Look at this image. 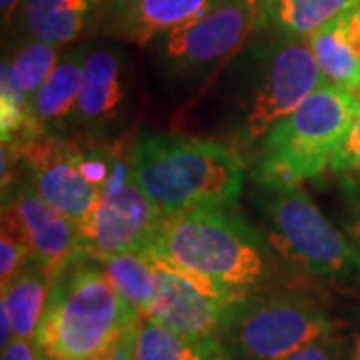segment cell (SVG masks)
<instances>
[{"label":"cell","instance_id":"30","mask_svg":"<svg viewBox=\"0 0 360 360\" xmlns=\"http://www.w3.org/2000/svg\"><path fill=\"white\" fill-rule=\"evenodd\" d=\"M348 360H360V328L354 330L348 347Z\"/></svg>","mask_w":360,"mask_h":360},{"label":"cell","instance_id":"10","mask_svg":"<svg viewBox=\"0 0 360 360\" xmlns=\"http://www.w3.org/2000/svg\"><path fill=\"white\" fill-rule=\"evenodd\" d=\"M4 144L13 148L14 156L25 158L34 188L42 198H46L77 224L82 238L101 202V193L80 170L82 148L49 132H39L25 141Z\"/></svg>","mask_w":360,"mask_h":360},{"label":"cell","instance_id":"28","mask_svg":"<svg viewBox=\"0 0 360 360\" xmlns=\"http://www.w3.org/2000/svg\"><path fill=\"white\" fill-rule=\"evenodd\" d=\"M0 324H2V330H0V345H2V350L8 347L13 340H16L14 336V324L11 314H8V309L0 302Z\"/></svg>","mask_w":360,"mask_h":360},{"label":"cell","instance_id":"20","mask_svg":"<svg viewBox=\"0 0 360 360\" xmlns=\"http://www.w3.org/2000/svg\"><path fill=\"white\" fill-rule=\"evenodd\" d=\"M96 262H101L116 290L141 312L142 319H150L158 292L153 260L144 252H120L101 258Z\"/></svg>","mask_w":360,"mask_h":360},{"label":"cell","instance_id":"31","mask_svg":"<svg viewBox=\"0 0 360 360\" xmlns=\"http://www.w3.org/2000/svg\"><path fill=\"white\" fill-rule=\"evenodd\" d=\"M92 2H94V6H96V4H98V2H101V0H92Z\"/></svg>","mask_w":360,"mask_h":360},{"label":"cell","instance_id":"13","mask_svg":"<svg viewBox=\"0 0 360 360\" xmlns=\"http://www.w3.org/2000/svg\"><path fill=\"white\" fill-rule=\"evenodd\" d=\"M6 205L13 206L18 217L32 260L52 274L80 255L78 226L42 198L32 182L18 186Z\"/></svg>","mask_w":360,"mask_h":360},{"label":"cell","instance_id":"1","mask_svg":"<svg viewBox=\"0 0 360 360\" xmlns=\"http://www.w3.org/2000/svg\"><path fill=\"white\" fill-rule=\"evenodd\" d=\"M78 255L54 274L32 347L39 360H134L142 314Z\"/></svg>","mask_w":360,"mask_h":360},{"label":"cell","instance_id":"14","mask_svg":"<svg viewBox=\"0 0 360 360\" xmlns=\"http://www.w3.org/2000/svg\"><path fill=\"white\" fill-rule=\"evenodd\" d=\"M124 96L127 89L120 54L112 49L86 51L82 89L70 120L80 127H103L116 118Z\"/></svg>","mask_w":360,"mask_h":360},{"label":"cell","instance_id":"8","mask_svg":"<svg viewBox=\"0 0 360 360\" xmlns=\"http://www.w3.org/2000/svg\"><path fill=\"white\" fill-rule=\"evenodd\" d=\"M324 84L309 40L281 34L266 49L260 63V75L246 115L248 139L266 136L274 124L292 115Z\"/></svg>","mask_w":360,"mask_h":360},{"label":"cell","instance_id":"11","mask_svg":"<svg viewBox=\"0 0 360 360\" xmlns=\"http://www.w3.org/2000/svg\"><path fill=\"white\" fill-rule=\"evenodd\" d=\"M226 0H101L90 16L96 37L146 46L188 25Z\"/></svg>","mask_w":360,"mask_h":360},{"label":"cell","instance_id":"15","mask_svg":"<svg viewBox=\"0 0 360 360\" xmlns=\"http://www.w3.org/2000/svg\"><path fill=\"white\" fill-rule=\"evenodd\" d=\"M92 0H22L16 22L22 39L66 46L89 28Z\"/></svg>","mask_w":360,"mask_h":360},{"label":"cell","instance_id":"12","mask_svg":"<svg viewBox=\"0 0 360 360\" xmlns=\"http://www.w3.org/2000/svg\"><path fill=\"white\" fill-rule=\"evenodd\" d=\"M146 255V252H144ZM156 269V302L150 321L193 338H217L234 302L208 295L186 276L172 270L165 260L146 255Z\"/></svg>","mask_w":360,"mask_h":360},{"label":"cell","instance_id":"5","mask_svg":"<svg viewBox=\"0 0 360 360\" xmlns=\"http://www.w3.org/2000/svg\"><path fill=\"white\" fill-rule=\"evenodd\" d=\"M335 330L328 312L309 296L250 295L231 307L220 345L229 360H281Z\"/></svg>","mask_w":360,"mask_h":360},{"label":"cell","instance_id":"16","mask_svg":"<svg viewBox=\"0 0 360 360\" xmlns=\"http://www.w3.org/2000/svg\"><path fill=\"white\" fill-rule=\"evenodd\" d=\"M84 58V49L66 52L30 103V118L39 130L46 132L49 127L63 122L65 118H72L82 89Z\"/></svg>","mask_w":360,"mask_h":360},{"label":"cell","instance_id":"25","mask_svg":"<svg viewBox=\"0 0 360 360\" xmlns=\"http://www.w3.org/2000/svg\"><path fill=\"white\" fill-rule=\"evenodd\" d=\"M335 170H356L360 168V112L348 132L347 141L340 146L338 155L333 160Z\"/></svg>","mask_w":360,"mask_h":360},{"label":"cell","instance_id":"26","mask_svg":"<svg viewBox=\"0 0 360 360\" xmlns=\"http://www.w3.org/2000/svg\"><path fill=\"white\" fill-rule=\"evenodd\" d=\"M2 360H39V356L30 340L16 338L2 350Z\"/></svg>","mask_w":360,"mask_h":360},{"label":"cell","instance_id":"23","mask_svg":"<svg viewBox=\"0 0 360 360\" xmlns=\"http://www.w3.org/2000/svg\"><path fill=\"white\" fill-rule=\"evenodd\" d=\"M32 260L30 248L25 240L14 238L11 234H0V284L2 288Z\"/></svg>","mask_w":360,"mask_h":360},{"label":"cell","instance_id":"7","mask_svg":"<svg viewBox=\"0 0 360 360\" xmlns=\"http://www.w3.org/2000/svg\"><path fill=\"white\" fill-rule=\"evenodd\" d=\"M162 222L165 214L132 176L130 153L122 155L101 194L90 229L80 238V255L101 260L120 252H146Z\"/></svg>","mask_w":360,"mask_h":360},{"label":"cell","instance_id":"18","mask_svg":"<svg viewBox=\"0 0 360 360\" xmlns=\"http://www.w3.org/2000/svg\"><path fill=\"white\" fill-rule=\"evenodd\" d=\"M52 281H54V274L51 270L30 260L25 269L2 288L0 302L8 309L16 338L32 342L40 319L46 309V302H49Z\"/></svg>","mask_w":360,"mask_h":360},{"label":"cell","instance_id":"21","mask_svg":"<svg viewBox=\"0 0 360 360\" xmlns=\"http://www.w3.org/2000/svg\"><path fill=\"white\" fill-rule=\"evenodd\" d=\"M58 60L60 54L56 46L40 40L22 39L13 54L2 60L0 78L13 84V89L30 106L46 78L52 75L54 66L58 65Z\"/></svg>","mask_w":360,"mask_h":360},{"label":"cell","instance_id":"27","mask_svg":"<svg viewBox=\"0 0 360 360\" xmlns=\"http://www.w3.org/2000/svg\"><path fill=\"white\" fill-rule=\"evenodd\" d=\"M342 20H345V32H347L348 44L352 46L354 54L360 58V6L345 14Z\"/></svg>","mask_w":360,"mask_h":360},{"label":"cell","instance_id":"2","mask_svg":"<svg viewBox=\"0 0 360 360\" xmlns=\"http://www.w3.org/2000/svg\"><path fill=\"white\" fill-rule=\"evenodd\" d=\"M146 255L165 260L198 288L226 302L248 298L266 272L260 234L231 206L165 217Z\"/></svg>","mask_w":360,"mask_h":360},{"label":"cell","instance_id":"6","mask_svg":"<svg viewBox=\"0 0 360 360\" xmlns=\"http://www.w3.org/2000/svg\"><path fill=\"white\" fill-rule=\"evenodd\" d=\"M270 240L284 257L321 276H347L360 269L345 234L322 214L307 191L295 184H262Z\"/></svg>","mask_w":360,"mask_h":360},{"label":"cell","instance_id":"3","mask_svg":"<svg viewBox=\"0 0 360 360\" xmlns=\"http://www.w3.org/2000/svg\"><path fill=\"white\" fill-rule=\"evenodd\" d=\"M136 184L165 214L231 206L245 184V162L210 141L150 136L130 150Z\"/></svg>","mask_w":360,"mask_h":360},{"label":"cell","instance_id":"19","mask_svg":"<svg viewBox=\"0 0 360 360\" xmlns=\"http://www.w3.org/2000/svg\"><path fill=\"white\" fill-rule=\"evenodd\" d=\"M134 360H229L217 338H193L156 321H142Z\"/></svg>","mask_w":360,"mask_h":360},{"label":"cell","instance_id":"17","mask_svg":"<svg viewBox=\"0 0 360 360\" xmlns=\"http://www.w3.org/2000/svg\"><path fill=\"white\" fill-rule=\"evenodd\" d=\"M356 6L360 0H262V22L284 37L310 39Z\"/></svg>","mask_w":360,"mask_h":360},{"label":"cell","instance_id":"9","mask_svg":"<svg viewBox=\"0 0 360 360\" xmlns=\"http://www.w3.org/2000/svg\"><path fill=\"white\" fill-rule=\"evenodd\" d=\"M262 22V0H226L160 39V54L179 75H198L229 60Z\"/></svg>","mask_w":360,"mask_h":360},{"label":"cell","instance_id":"29","mask_svg":"<svg viewBox=\"0 0 360 360\" xmlns=\"http://www.w3.org/2000/svg\"><path fill=\"white\" fill-rule=\"evenodd\" d=\"M22 6V0H0V13H2V26L11 28L18 16V11Z\"/></svg>","mask_w":360,"mask_h":360},{"label":"cell","instance_id":"4","mask_svg":"<svg viewBox=\"0 0 360 360\" xmlns=\"http://www.w3.org/2000/svg\"><path fill=\"white\" fill-rule=\"evenodd\" d=\"M360 112V92L324 84L264 136L262 184H295L333 167Z\"/></svg>","mask_w":360,"mask_h":360},{"label":"cell","instance_id":"24","mask_svg":"<svg viewBox=\"0 0 360 360\" xmlns=\"http://www.w3.org/2000/svg\"><path fill=\"white\" fill-rule=\"evenodd\" d=\"M281 360H348V347L345 338L335 330L286 354Z\"/></svg>","mask_w":360,"mask_h":360},{"label":"cell","instance_id":"22","mask_svg":"<svg viewBox=\"0 0 360 360\" xmlns=\"http://www.w3.org/2000/svg\"><path fill=\"white\" fill-rule=\"evenodd\" d=\"M342 18L307 40L326 84L360 92V58L348 44Z\"/></svg>","mask_w":360,"mask_h":360}]
</instances>
